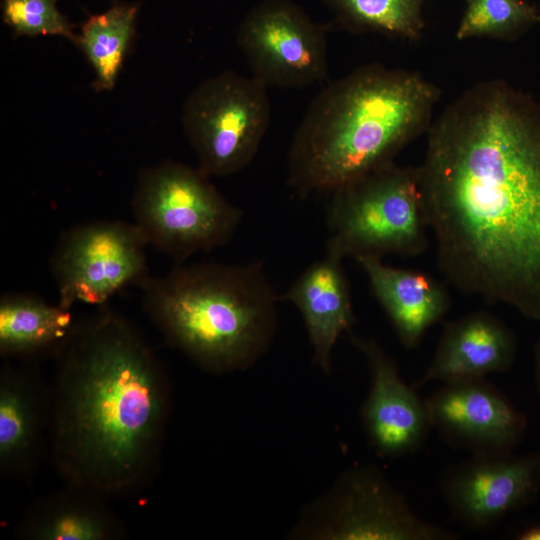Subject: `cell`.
I'll list each match as a JSON object with an SVG mask.
<instances>
[{"label": "cell", "mask_w": 540, "mask_h": 540, "mask_svg": "<svg viewBox=\"0 0 540 540\" xmlns=\"http://www.w3.org/2000/svg\"><path fill=\"white\" fill-rule=\"evenodd\" d=\"M267 86L231 70L199 83L186 98L182 127L208 177H227L254 159L270 124Z\"/></svg>", "instance_id": "7"}, {"label": "cell", "mask_w": 540, "mask_h": 540, "mask_svg": "<svg viewBox=\"0 0 540 540\" xmlns=\"http://www.w3.org/2000/svg\"><path fill=\"white\" fill-rule=\"evenodd\" d=\"M54 358L47 435L58 472L100 497L140 487L156 466L170 409L156 353L103 305L78 321Z\"/></svg>", "instance_id": "2"}, {"label": "cell", "mask_w": 540, "mask_h": 540, "mask_svg": "<svg viewBox=\"0 0 540 540\" xmlns=\"http://www.w3.org/2000/svg\"><path fill=\"white\" fill-rule=\"evenodd\" d=\"M236 42L252 76L267 87L301 88L327 75L324 28L287 0L255 7L239 26Z\"/></svg>", "instance_id": "9"}, {"label": "cell", "mask_w": 540, "mask_h": 540, "mask_svg": "<svg viewBox=\"0 0 540 540\" xmlns=\"http://www.w3.org/2000/svg\"><path fill=\"white\" fill-rule=\"evenodd\" d=\"M465 1H468V0H465Z\"/></svg>", "instance_id": "27"}, {"label": "cell", "mask_w": 540, "mask_h": 540, "mask_svg": "<svg viewBox=\"0 0 540 540\" xmlns=\"http://www.w3.org/2000/svg\"><path fill=\"white\" fill-rule=\"evenodd\" d=\"M78 321L71 309L51 305L36 294L4 293L0 298V354L5 360L54 357Z\"/></svg>", "instance_id": "18"}, {"label": "cell", "mask_w": 540, "mask_h": 540, "mask_svg": "<svg viewBox=\"0 0 540 540\" xmlns=\"http://www.w3.org/2000/svg\"><path fill=\"white\" fill-rule=\"evenodd\" d=\"M49 392L28 369L6 362L0 372V471L25 477L48 434Z\"/></svg>", "instance_id": "17"}, {"label": "cell", "mask_w": 540, "mask_h": 540, "mask_svg": "<svg viewBox=\"0 0 540 540\" xmlns=\"http://www.w3.org/2000/svg\"><path fill=\"white\" fill-rule=\"evenodd\" d=\"M539 480H540V459H539Z\"/></svg>", "instance_id": "26"}, {"label": "cell", "mask_w": 540, "mask_h": 540, "mask_svg": "<svg viewBox=\"0 0 540 540\" xmlns=\"http://www.w3.org/2000/svg\"><path fill=\"white\" fill-rule=\"evenodd\" d=\"M198 168L166 160L138 174L131 199L134 224L147 245L185 263L226 245L243 212Z\"/></svg>", "instance_id": "6"}, {"label": "cell", "mask_w": 540, "mask_h": 540, "mask_svg": "<svg viewBox=\"0 0 540 540\" xmlns=\"http://www.w3.org/2000/svg\"><path fill=\"white\" fill-rule=\"evenodd\" d=\"M535 375H536L537 387L540 392V342L537 345L536 353H535Z\"/></svg>", "instance_id": "25"}, {"label": "cell", "mask_w": 540, "mask_h": 540, "mask_svg": "<svg viewBox=\"0 0 540 540\" xmlns=\"http://www.w3.org/2000/svg\"><path fill=\"white\" fill-rule=\"evenodd\" d=\"M57 0H2L3 22L15 37L62 36L75 45L78 34L57 9Z\"/></svg>", "instance_id": "23"}, {"label": "cell", "mask_w": 540, "mask_h": 540, "mask_svg": "<svg viewBox=\"0 0 540 540\" xmlns=\"http://www.w3.org/2000/svg\"><path fill=\"white\" fill-rule=\"evenodd\" d=\"M417 167L440 271L540 321V101L480 81L427 131Z\"/></svg>", "instance_id": "1"}, {"label": "cell", "mask_w": 540, "mask_h": 540, "mask_svg": "<svg viewBox=\"0 0 540 540\" xmlns=\"http://www.w3.org/2000/svg\"><path fill=\"white\" fill-rule=\"evenodd\" d=\"M356 261L401 344L406 349L418 347L427 330L450 308L446 287L425 272L386 265L381 258L360 257Z\"/></svg>", "instance_id": "16"}, {"label": "cell", "mask_w": 540, "mask_h": 540, "mask_svg": "<svg viewBox=\"0 0 540 540\" xmlns=\"http://www.w3.org/2000/svg\"><path fill=\"white\" fill-rule=\"evenodd\" d=\"M137 13L136 4L115 3L82 25L76 45L95 72L92 87L96 92L114 88L134 37Z\"/></svg>", "instance_id": "20"}, {"label": "cell", "mask_w": 540, "mask_h": 540, "mask_svg": "<svg viewBox=\"0 0 540 540\" xmlns=\"http://www.w3.org/2000/svg\"><path fill=\"white\" fill-rule=\"evenodd\" d=\"M440 90L416 71L369 64L324 88L292 137L287 183L299 195L331 192L393 162L427 132Z\"/></svg>", "instance_id": "3"}, {"label": "cell", "mask_w": 540, "mask_h": 540, "mask_svg": "<svg viewBox=\"0 0 540 540\" xmlns=\"http://www.w3.org/2000/svg\"><path fill=\"white\" fill-rule=\"evenodd\" d=\"M517 341L497 317L477 311L445 324L433 359L412 387L483 379L504 372L515 359Z\"/></svg>", "instance_id": "14"}, {"label": "cell", "mask_w": 540, "mask_h": 540, "mask_svg": "<svg viewBox=\"0 0 540 540\" xmlns=\"http://www.w3.org/2000/svg\"><path fill=\"white\" fill-rule=\"evenodd\" d=\"M329 193L326 251L355 260L426 251L429 225L417 167L393 161Z\"/></svg>", "instance_id": "5"}, {"label": "cell", "mask_w": 540, "mask_h": 540, "mask_svg": "<svg viewBox=\"0 0 540 540\" xmlns=\"http://www.w3.org/2000/svg\"><path fill=\"white\" fill-rule=\"evenodd\" d=\"M520 540H540V525L529 527L518 535Z\"/></svg>", "instance_id": "24"}, {"label": "cell", "mask_w": 540, "mask_h": 540, "mask_svg": "<svg viewBox=\"0 0 540 540\" xmlns=\"http://www.w3.org/2000/svg\"><path fill=\"white\" fill-rule=\"evenodd\" d=\"M147 243L134 223L119 220L76 225L61 234L50 259L58 304L103 306L150 277Z\"/></svg>", "instance_id": "8"}, {"label": "cell", "mask_w": 540, "mask_h": 540, "mask_svg": "<svg viewBox=\"0 0 540 540\" xmlns=\"http://www.w3.org/2000/svg\"><path fill=\"white\" fill-rule=\"evenodd\" d=\"M142 308L166 342L202 369H245L269 348L277 326L262 261L180 263L141 286Z\"/></svg>", "instance_id": "4"}, {"label": "cell", "mask_w": 540, "mask_h": 540, "mask_svg": "<svg viewBox=\"0 0 540 540\" xmlns=\"http://www.w3.org/2000/svg\"><path fill=\"white\" fill-rule=\"evenodd\" d=\"M539 459L540 454H473L443 474L441 493L458 521L486 530L536 495Z\"/></svg>", "instance_id": "11"}, {"label": "cell", "mask_w": 540, "mask_h": 540, "mask_svg": "<svg viewBox=\"0 0 540 540\" xmlns=\"http://www.w3.org/2000/svg\"><path fill=\"white\" fill-rule=\"evenodd\" d=\"M343 258L326 251L309 265L280 294V301L291 302L302 315L315 363L324 371L339 337L349 332L355 321L350 286L342 265Z\"/></svg>", "instance_id": "15"}, {"label": "cell", "mask_w": 540, "mask_h": 540, "mask_svg": "<svg viewBox=\"0 0 540 540\" xmlns=\"http://www.w3.org/2000/svg\"><path fill=\"white\" fill-rule=\"evenodd\" d=\"M101 498L77 488L44 498L24 515L17 532L31 540L117 539L123 526Z\"/></svg>", "instance_id": "19"}, {"label": "cell", "mask_w": 540, "mask_h": 540, "mask_svg": "<svg viewBox=\"0 0 540 540\" xmlns=\"http://www.w3.org/2000/svg\"><path fill=\"white\" fill-rule=\"evenodd\" d=\"M424 401L431 427L473 454L510 453L526 430L525 416L484 378L446 383Z\"/></svg>", "instance_id": "12"}, {"label": "cell", "mask_w": 540, "mask_h": 540, "mask_svg": "<svg viewBox=\"0 0 540 540\" xmlns=\"http://www.w3.org/2000/svg\"><path fill=\"white\" fill-rule=\"evenodd\" d=\"M370 371V390L361 417L372 447L383 457L414 453L431 428L426 404L401 379L397 364L373 340L352 336Z\"/></svg>", "instance_id": "13"}, {"label": "cell", "mask_w": 540, "mask_h": 540, "mask_svg": "<svg viewBox=\"0 0 540 540\" xmlns=\"http://www.w3.org/2000/svg\"><path fill=\"white\" fill-rule=\"evenodd\" d=\"M540 23V13L525 0H468L455 37L512 41Z\"/></svg>", "instance_id": "22"}, {"label": "cell", "mask_w": 540, "mask_h": 540, "mask_svg": "<svg viewBox=\"0 0 540 540\" xmlns=\"http://www.w3.org/2000/svg\"><path fill=\"white\" fill-rule=\"evenodd\" d=\"M350 31L417 41L425 29L424 0H326Z\"/></svg>", "instance_id": "21"}, {"label": "cell", "mask_w": 540, "mask_h": 540, "mask_svg": "<svg viewBox=\"0 0 540 540\" xmlns=\"http://www.w3.org/2000/svg\"><path fill=\"white\" fill-rule=\"evenodd\" d=\"M311 535L334 540H452L457 535L419 517L377 469L347 472L327 499Z\"/></svg>", "instance_id": "10"}]
</instances>
